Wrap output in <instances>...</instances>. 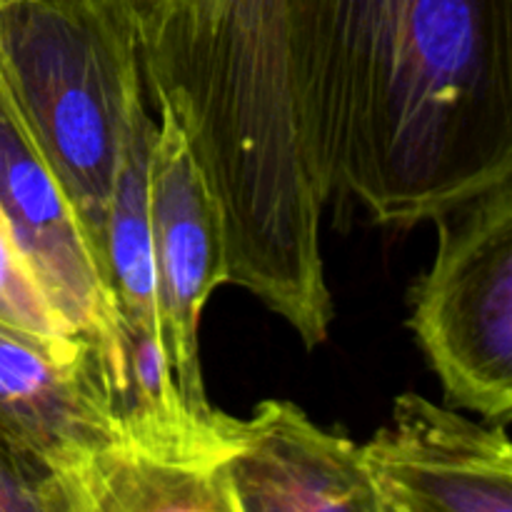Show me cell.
Instances as JSON below:
<instances>
[{
	"label": "cell",
	"instance_id": "1",
	"mask_svg": "<svg viewBox=\"0 0 512 512\" xmlns=\"http://www.w3.org/2000/svg\"><path fill=\"white\" fill-rule=\"evenodd\" d=\"M288 40L323 203L410 228L512 180V0H288Z\"/></svg>",
	"mask_w": 512,
	"mask_h": 512
},
{
	"label": "cell",
	"instance_id": "2",
	"mask_svg": "<svg viewBox=\"0 0 512 512\" xmlns=\"http://www.w3.org/2000/svg\"><path fill=\"white\" fill-rule=\"evenodd\" d=\"M0 83L103 270L110 198L145 110L133 33L110 0H13L0 5Z\"/></svg>",
	"mask_w": 512,
	"mask_h": 512
},
{
	"label": "cell",
	"instance_id": "3",
	"mask_svg": "<svg viewBox=\"0 0 512 512\" xmlns=\"http://www.w3.org/2000/svg\"><path fill=\"white\" fill-rule=\"evenodd\" d=\"M410 328L445 400L512 418V180L440 215Z\"/></svg>",
	"mask_w": 512,
	"mask_h": 512
},
{
	"label": "cell",
	"instance_id": "4",
	"mask_svg": "<svg viewBox=\"0 0 512 512\" xmlns=\"http://www.w3.org/2000/svg\"><path fill=\"white\" fill-rule=\"evenodd\" d=\"M150 223L160 340L180 395L195 410H210L200 365V318L213 290L228 283L225 225L188 138L165 103H158L150 143Z\"/></svg>",
	"mask_w": 512,
	"mask_h": 512
},
{
	"label": "cell",
	"instance_id": "5",
	"mask_svg": "<svg viewBox=\"0 0 512 512\" xmlns=\"http://www.w3.org/2000/svg\"><path fill=\"white\" fill-rule=\"evenodd\" d=\"M363 450L383 512H512V440L503 428L405 393Z\"/></svg>",
	"mask_w": 512,
	"mask_h": 512
},
{
	"label": "cell",
	"instance_id": "6",
	"mask_svg": "<svg viewBox=\"0 0 512 512\" xmlns=\"http://www.w3.org/2000/svg\"><path fill=\"white\" fill-rule=\"evenodd\" d=\"M0 210L50 303L85 340L118 328L115 300L68 193L0 83Z\"/></svg>",
	"mask_w": 512,
	"mask_h": 512
},
{
	"label": "cell",
	"instance_id": "7",
	"mask_svg": "<svg viewBox=\"0 0 512 512\" xmlns=\"http://www.w3.org/2000/svg\"><path fill=\"white\" fill-rule=\"evenodd\" d=\"M0 435L73 483L118 440L93 345L48 343L0 325Z\"/></svg>",
	"mask_w": 512,
	"mask_h": 512
},
{
	"label": "cell",
	"instance_id": "8",
	"mask_svg": "<svg viewBox=\"0 0 512 512\" xmlns=\"http://www.w3.org/2000/svg\"><path fill=\"white\" fill-rule=\"evenodd\" d=\"M225 470L238 512H383L363 445L288 400H265L243 420Z\"/></svg>",
	"mask_w": 512,
	"mask_h": 512
},
{
	"label": "cell",
	"instance_id": "9",
	"mask_svg": "<svg viewBox=\"0 0 512 512\" xmlns=\"http://www.w3.org/2000/svg\"><path fill=\"white\" fill-rule=\"evenodd\" d=\"M225 465L160 458L115 440L75 478V512H238Z\"/></svg>",
	"mask_w": 512,
	"mask_h": 512
},
{
	"label": "cell",
	"instance_id": "10",
	"mask_svg": "<svg viewBox=\"0 0 512 512\" xmlns=\"http://www.w3.org/2000/svg\"><path fill=\"white\" fill-rule=\"evenodd\" d=\"M155 123L140 110L130 128L110 198L103 238V270L123 318L160 335L158 275L150 223V143Z\"/></svg>",
	"mask_w": 512,
	"mask_h": 512
},
{
	"label": "cell",
	"instance_id": "11",
	"mask_svg": "<svg viewBox=\"0 0 512 512\" xmlns=\"http://www.w3.org/2000/svg\"><path fill=\"white\" fill-rule=\"evenodd\" d=\"M0 325L53 348L70 350L83 343V338L50 303L3 210H0Z\"/></svg>",
	"mask_w": 512,
	"mask_h": 512
},
{
	"label": "cell",
	"instance_id": "12",
	"mask_svg": "<svg viewBox=\"0 0 512 512\" xmlns=\"http://www.w3.org/2000/svg\"><path fill=\"white\" fill-rule=\"evenodd\" d=\"M0 512H75L68 483L0 435Z\"/></svg>",
	"mask_w": 512,
	"mask_h": 512
},
{
	"label": "cell",
	"instance_id": "13",
	"mask_svg": "<svg viewBox=\"0 0 512 512\" xmlns=\"http://www.w3.org/2000/svg\"><path fill=\"white\" fill-rule=\"evenodd\" d=\"M110 5L125 20L140 48V45L153 38L158 25L163 23L170 0H110Z\"/></svg>",
	"mask_w": 512,
	"mask_h": 512
},
{
	"label": "cell",
	"instance_id": "14",
	"mask_svg": "<svg viewBox=\"0 0 512 512\" xmlns=\"http://www.w3.org/2000/svg\"><path fill=\"white\" fill-rule=\"evenodd\" d=\"M8 3H13V0H0V5H8Z\"/></svg>",
	"mask_w": 512,
	"mask_h": 512
}]
</instances>
